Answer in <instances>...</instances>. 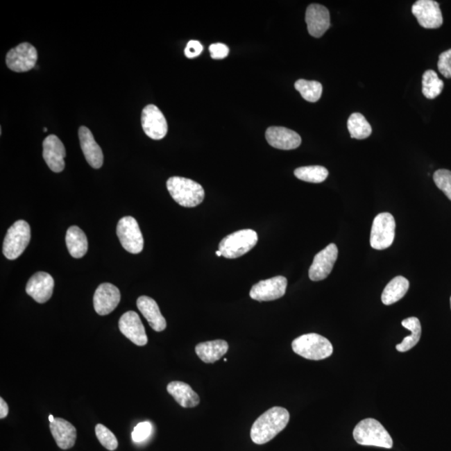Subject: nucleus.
<instances>
[{
	"instance_id": "obj_39",
	"label": "nucleus",
	"mask_w": 451,
	"mask_h": 451,
	"mask_svg": "<svg viewBox=\"0 0 451 451\" xmlns=\"http://www.w3.org/2000/svg\"><path fill=\"white\" fill-rule=\"evenodd\" d=\"M55 419H56V418L54 416H53L52 415L49 416V420H50L51 423H52V422L54 421Z\"/></svg>"
},
{
	"instance_id": "obj_3",
	"label": "nucleus",
	"mask_w": 451,
	"mask_h": 451,
	"mask_svg": "<svg viewBox=\"0 0 451 451\" xmlns=\"http://www.w3.org/2000/svg\"><path fill=\"white\" fill-rule=\"evenodd\" d=\"M355 440L358 444L366 446L381 447L391 449L393 440L386 429L378 420L375 419L360 421L352 432Z\"/></svg>"
},
{
	"instance_id": "obj_32",
	"label": "nucleus",
	"mask_w": 451,
	"mask_h": 451,
	"mask_svg": "<svg viewBox=\"0 0 451 451\" xmlns=\"http://www.w3.org/2000/svg\"><path fill=\"white\" fill-rule=\"evenodd\" d=\"M96 434L101 444L109 450L117 449L118 441L114 434L105 425L98 424L96 426Z\"/></svg>"
},
{
	"instance_id": "obj_24",
	"label": "nucleus",
	"mask_w": 451,
	"mask_h": 451,
	"mask_svg": "<svg viewBox=\"0 0 451 451\" xmlns=\"http://www.w3.org/2000/svg\"><path fill=\"white\" fill-rule=\"evenodd\" d=\"M228 348V343L225 340H213L198 343L196 346V354L204 363L213 364L227 354Z\"/></svg>"
},
{
	"instance_id": "obj_5",
	"label": "nucleus",
	"mask_w": 451,
	"mask_h": 451,
	"mask_svg": "<svg viewBox=\"0 0 451 451\" xmlns=\"http://www.w3.org/2000/svg\"><path fill=\"white\" fill-rule=\"evenodd\" d=\"M258 236L252 229L237 231L225 237L219 244V251L228 259L244 256L257 244Z\"/></svg>"
},
{
	"instance_id": "obj_25",
	"label": "nucleus",
	"mask_w": 451,
	"mask_h": 451,
	"mask_svg": "<svg viewBox=\"0 0 451 451\" xmlns=\"http://www.w3.org/2000/svg\"><path fill=\"white\" fill-rule=\"evenodd\" d=\"M68 251L73 257L81 258L88 251V240L85 232L77 226L69 228L65 236Z\"/></svg>"
},
{
	"instance_id": "obj_37",
	"label": "nucleus",
	"mask_w": 451,
	"mask_h": 451,
	"mask_svg": "<svg viewBox=\"0 0 451 451\" xmlns=\"http://www.w3.org/2000/svg\"><path fill=\"white\" fill-rule=\"evenodd\" d=\"M203 46L199 41L191 40L185 49V55L187 58L194 59L202 54Z\"/></svg>"
},
{
	"instance_id": "obj_41",
	"label": "nucleus",
	"mask_w": 451,
	"mask_h": 451,
	"mask_svg": "<svg viewBox=\"0 0 451 451\" xmlns=\"http://www.w3.org/2000/svg\"><path fill=\"white\" fill-rule=\"evenodd\" d=\"M44 133H46V131H47V128H44Z\"/></svg>"
},
{
	"instance_id": "obj_21",
	"label": "nucleus",
	"mask_w": 451,
	"mask_h": 451,
	"mask_svg": "<svg viewBox=\"0 0 451 451\" xmlns=\"http://www.w3.org/2000/svg\"><path fill=\"white\" fill-rule=\"evenodd\" d=\"M51 432L57 445L62 450L72 448L76 444L77 432L75 426L61 418H56L50 425Z\"/></svg>"
},
{
	"instance_id": "obj_22",
	"label": "nucleus",
	"mask_w": 451,
	"mask_h": 451,
	"mask_svg": "<svg viewBox=\"0 0 451 451\" xmlns=\"http://www.w3.org/2000/svg\"><path fill=\"white\" fill-rule=\"evenodd\" d=\"M137 305L153 330L157 332L166 330V319L163 317L157 302L153 298L141 296L137 299Z\"/></svg>"
},
{
	"instance_id": "obj_31",
	"label": "nucleus",
	"mask_w": 451,
	"mask_h": 451,
	"mask_svg": "<svg viewBox=\"0 0 451 451\" xmlns=\"http://www.w3.org/2000/svg\"><path fill=\"white\" fill-rule=\"evenodd\" d=\"M295 89L301 94L302 97L309 102H317L321 99L323 86L319 82L314 80H298L295 82Z\"/></svg>"
},
{
	"instance_id": "obj_20",
	"label": "nucleus",
	"mask_w": 451,
	"mask_h": 451,
	"mask_svg": "<svg viewBox=\"0 0 451 451\" xmlns=\"http://www.w3.org/2000/svg\"><path fill=\"white\" fill-rule=\"evenodd\" d=\"M79 139L86 161L90 167L99 169L103 165L104 155L100 146L95 141L92 131L87 127L80 126Z\"/></svg>"
},
{
	"instance_id": "obj_40",
	"label": "nucleus",
	"mask_w": 451,
	"mask_h": 451,
	"mask_svg": "<svg viewBox=\"0 0 451 451\" xmlns=\"http://www.w3.org/2000/svg\"><path fill=\"white\" fill-rule=\"evenodd\" d=\"M216 255L219 257H223V254H221V251H216Z\"/></svg>"
},
{
	"instance_id": "obj_26",
	"label": "nucleus",
	"mask_w": 451,
	"mask_h": 451,
	"mask_svg": "<svg viewBox=\"0 0 451 451\" xmlns=\"http://www.w3.org/2000/svg\"><path fill=\"white\" fill-rule=\"evenodd\" d=\"M409 288L407 278L398 276L389 282L382 293V302L385 305H391L405 297Z\"/></svg>"
},
{
	"instance_id": "obj_27",
	"label": "nucleus",
	"mask_w": 451,
	"mask_h": 451,
	"mask_svg": "<svg viewBox=\"0 0 451 451\" xmlns=\"http://www.w3.org/2000/svg\"><path fill=\"white\" fill-rule=\"evenodd\" d=\"M402 326L405 329L411 331V335L405 337L400 344H397L396 350L399 352H404L411 350L419 343L421 337V325L419 319L416 317H411L405 319L402 321Z\"/></svg>"
},
{
	"instance_id": "obj_33",
	"label": "nucleus",
	"mask_w": 451,
	"mask_h": 451,
	"mask_svg": "<svg viewBox=\"0 0 451 451\" xmlns=\"http://www.w3.org/2000/svg\"><path fill=\"white\" fill-rule=\"evenodd\" d=\"M433 179L439 189L444 192L451 201V171L445 169L438 170L434 172Z\"/></svg>"
},
{
	"instance_id": "obj_4",
	"label": "nucleus",
	"mask_w": 451,
	"mask_h": 451,
	"mask_svg": "<svg viewBox=\"0 0 451 451\" xmlns=\"http://www.w3.org/2000/svg\"><path fill=\"white\" fill-rule=\"evenodd\" d=\"M295 354L310 360H322L333 354L330 340L318 334H307L295 339L292 343Z\"/></svg>"
},
{
	"instance_id": "obj_8",
	"label": "nucleus",
	"mask_w": 451,
	"mask_h": 451,
	"mask_svg": "<svg viewBox=\"0 0 451 451\" xmlns=\"http://www.w3.org/2000/svg\"><path fill=\"white\" fill-rule=\"evenodd\" d=\"M117 233L122 247L127 252L138 254L142 251L144 248V239L134 217H122L117 224Z\"/></svg>"
},
{
	"instance_id": "obj_13",
	"label": "nucleus",
	"mask_w": 451,
	"mask_h": 451,
	"mask_svg": "<svg viewBox=\"0 0 451 451\" xmlns=\"http://www.w3.org/2000/svg\"><path fill=\"white\" fill-rule=\"evenodd\" d=\"M412 13L423 28H438L443 24L440 6L434 0H418L412 6Z\"/></svg>"
},
{
	"instance_id": "obj_28",
	"label": "nucleus",
	"mask_w": 451,
	"mask_h": 451,
	"mask_svg": "<svg viewBox=\"0 0 451 451\" xmlns=\"http://www.w3.org/2000/svg\"><path fill=\"white\" fill-rule=\"evenodd\" d=\"M348 129L352 138L363 140L372 133V127L362 114H352L348 120Z\"/></svg>"
},
{
	"instance_id": "obj_14",
	"label": "nucleus",
	"mask_w": 451,
	"mask_h": 451,
	"mask_svg": "<svg viewBox=\"0 0 451 451\" xmlns=\"http://www.w3.org/2000/svg\"><path fill=\"white\" fill-rule=\"evenodd\" d=\"M121 334L137 346H145L148 342L145 327L139 315L134 311L126 312L119 321Z\"/></svg>"
},
{
	"instance_id": "obj_10",
	"label": "nucleus",
	"mask_w": 451,
	"mask_h": 451,
	"mask_svg": "<svg viewBox=\"0 0 451 451\" xmlns=\"http://www.w3.org/2000/svg\"><path fill=\"white\" fill-rule=\"evenodd\" d=\"M288 285L287 278L277 276L269 280L258 282L250 291V297L258 302L276 300L284 296Z\"/></svg>"
},
{
	"instance_id": "obj_38",
	"label": "nucleus",
	"mask_w": 451,
	"mask_h": 451,
	"mask_svg": "<svg viewBox=\"0 0 451 451\" xmlns=\"http://www.w3.org/2000/svg\"><path fill=\"white\" fill-rule=\"evenodd\" d=\"M8 414H9V406L3 398H0V419H5Z\"/></svg>"
},
{
	"instance_id": "obj_17",
	"label": "nucleus",
	"mask_w": 451,
	"mask_h": 451,
	"mask_svg": "<svg viewBox=\"0 0 451 451\" xmlns=\"http://www.w3.org/2000/svg\"><path fill=\"white\" fill-rule=\"evenodd\" d=\"M55 281L51 274L44 272L36 273L33 275L26 285V293L34 300L44 303L50 300L54 290Z\"/></svg>"
},
{
	"instance_id": "obj_29",
	"label": "nucleus",
	"mask_w": 451,
	"mask_h": 451,
	"mask_svg": "<svg viewBox=\"0 0 451 451\" xmlns=\"http://www.w3.org/2000/svg\"><path fill=\"white\" fill-rule=\"evenodd\" d=\"M443 88H444V82H443L436 71L432 69L426 71L422 79V92L427 99H434L440 96Z\"/></svg>"
},
{
	"instance_id": "obj_12",
	"label": "nucleus",
	"mask_w": 451,
	"mask_h": 451,
	"mask_svg": "<svg viewBox=\"0 0 451 451\" xmlns=\"http://www.w3.org/2000/svg\"><path fill=\"white\" fill-rule=\"evenodd\" d=\"M338 248L334 244H331L322 251L316 254L312 264L309 276L312 281H321L330 275L336 260L338 258Z\"/></svg>"
},
{
	"instance_id": "obj_16",
	"label": "nucleus",
	"mask_w": 451,
	"mask_h": 451,
	"mask_svg": "<svg viewBox=\"0 0 451 451\" xmlns=\"http://www.w3.org/2000/svg\"><path fill=\"white\" fill-rule=\"evenodd\" d=\"M305 20L310 35L321 38L330 27V15L326 7L313 3L307 7Z\"/></svg>"
},
{
	"instance_id": "obj_6",
	"label": "nucleus",
	"mask_w": 451,
	"mask_h": 451,
	"mask_svg": "<svg viewBox=\"0 0 451 451\" xmlns=\"http://www.w3.org/2000/svg\"><path fill=\"white\" fill-rule=\"evenodd\" d=\"M31 227L27 221L19 220L11 226L7 232L3 245V255L10 260H15L24 253L30 244Z\"/></svg>"
},
{
	"instance_id": "obj_9",
	"label": "nucleus",
	"mask_w": 451,
	"mask_h": 451,
	"mask_svg": "<svg viewBox=\"0 0 451 451\" xmlns=\"http://www.w3.org/2000/svg\"><path fill=\"white\" fill-rule=\"evenodd\" d=\"M38 53L32 44L22 43L8 52L6 56L7 67L15 72L22 73L31 71L35 68Z\"/></svg>"
},
{
	"instance_id": "obj_42",
	"label": "nucleus",
	"mask_w": 451,
	"mask_h": 451,
	"mask_svg": "<svg viewBox=\"0 0 451 451\" xmlns=\"http://www.w3.org/2000/svg\"><path fill=\"white\" fill-rule=\"evenodd\" d=\"M450 307H451V298H450Z\"/></svg>"
},
{
	"instance_id": "obj_18",
	"label": "nucleus",
	"mask_w": 451,
	"mask_h": 451,
	"mask_svg": "<svg viewBox=\"0 0 451 451\" xmlns=\"http://www.w3.org/2000/svg\"><path fill=\"white\" fill-rule=\"evenodd\" d=\"M43 158L52 171L59 173L65 169V146L55 135H49L43 142Z\"/></svg>"
},
{
	"instance_id": "obj_2",
	"label": "nucleus",
	"mask_w": 451,
	"mask_h": 451,
	"mask_svg": "<svg viewBox=\"0 0 451 451\" xmlns=\"http://www.w3.org/2000/svg\"><path fill=\"white\" fill-rule=\"evenodd\" d=\"M167 187L171 198L180 206L195 207L203 202V187L191 179L172 176L167 180Z\"/></svg>"
},
{
	"instance_id": "obj_7",
	"label": "nucleus",
	"mask_w": 451,
	"mask_h": 451,
	"mask_svg": "<svg viewBox=\"0 0 451 451\" xmlns=\"http://www.w3.org/2000/svg\"><path fill=\"white\" fill-rule=\"evenodd\" d=\"M395 236V220L391 213L383 212L373 221L371 235V247L384 250L392 245Z\"/></svg>"
},
{
	"instance_id": "obj_30",
	"label": "nucleus",
	"mask_w": 451,
	"mask_h": 451,
	"mask_svg": "<svg viewBox=\"0 0 451 451\" xmlns=\"http://www.w3.org/2000/svg\"><path fill=\"white\" fill-rule=\"evenodd\" d=\"M294 175L303 182L311 183H321L325 182L329 176V171L321 166H309L297 168Z\"/></svg>"
},
{
	"instance_id": "obj_11",
	"label": "nucleus",
	"mask_w": 451,
	"mask_h": 451,
	"mask_svg": "<svg viewBox=\"0 0 451 451\" xmlns=\"http://www.w3.org/2000/svg\"><path fill=\"white\" fill-rule=\"evenodd\" d=\"M143 130L153 140H162L166 137L168 126L165 117L158 106L149 105L142 110Z\"/></svg>"
},
{
	"instance_id": "obj_35",
	"label": "nucleus",
	"mask_w": 451,
	"mask_h": 451,
	"mask_svg": "<svg viewBox=\"0 0 451 451\" xmlns=\"http://www.w3.org/2000/svg\"><path fill=\"white\" fill-rule=\"evenodd\" d=\"M438 69L441 75L445 78H451V49L441 53L439 56Z\"/></svg>"
},
{
	"instance_id": "obj_19",
	"label": "nucleus",
	"mask_w": 451,
	"mask_h": 451,
	"mask_svg": "<svg viewBox=\"0 0 451 451\" xmlns=\"http://www.w3.org/2000/svg\"><path fill=\"white\" fill-rule=\"evenodd\" d=\"M266 139L271 146L285 151L296 149L302 142L297 133L281 126L269 127L266 131Z\"/></svg>"
},
{
	"instance_id": "obj_15",
	"label": "nucleus",
	"mask_w": 451,
	"mask_h": 451,
	"mask_svg": "<svg viewBox=\"0 0 451 451\" xmlns=\"http://www.w3.org/2000/svg\"><path fill=\"white\" fill-rule=\"evenodd\" d=\"M121 301V292L117 287L102 284L98 287L94 294L93 303L96 313L101 316L108 315L117 309Z\"/></svg>"
},
{
	"instance_id": "obj_1",
	"label": "nucleus",
	"mask_w": 451,
	"mask_h": 451,
	"mask_svg": "<svg viewBox=\"0 0 451 451\" xmlns=\"http://www.w3.org/2000/svg\"><path fill=\"white\" fill-rule=\"evenodd\" d=\"M289 412L282 407H273L262 414L254 422L251 429L252 441L257 445H264L272 441L288 425Z\"/></svg>"
},
{
	"instance_id": "obj_23",
	"label": "nucleus",
	"mask_w": 451,
	"mask_h": 451,
	"mask_svg": "<svg viewBox=\"0 0 451 451\" xmlns=\"http://www.w3.org/2000/svg\"><path fill=\"white\" fill-rule=\"evenodd\" d=\"M167 392L174 398L176 403L183 408H194L200 404V397L189 384L182 381H172L168 384Z\"/></svg>"
},
{
	"instance_id": "obj_36",
	"label": "nucleus",
	"mask_w": 451,
	"mask_h": 451,
	"mask_svg": "<svg viewBox=\"0 0 451 451\" xmlns=\"http://www.w3.org/2000/svg\"><path fill=\"white\" fill-rule=\"evenodd\" d=\"M212 59L223 60L229 54V49L227 45L221 43L212 44L209 47Z\"/></svg>"
},
{
	"instance_id": "obj_34",
	"label": "nucleus",
	"mask_w": 451,
	"mask_h": 451,
	"mask_svg": "<svg viewBox=\"0 0 451 451\" xmlns=\"http://www.w3.org/2000/svg\"><path fill=\"white\" fill-rule=\"evenodd\" d=\"M151 430H153V426L150 422H142L135 426L133 434H131V437L134 442H142L151 436Z\"/></svg>"
}]
</instances>
